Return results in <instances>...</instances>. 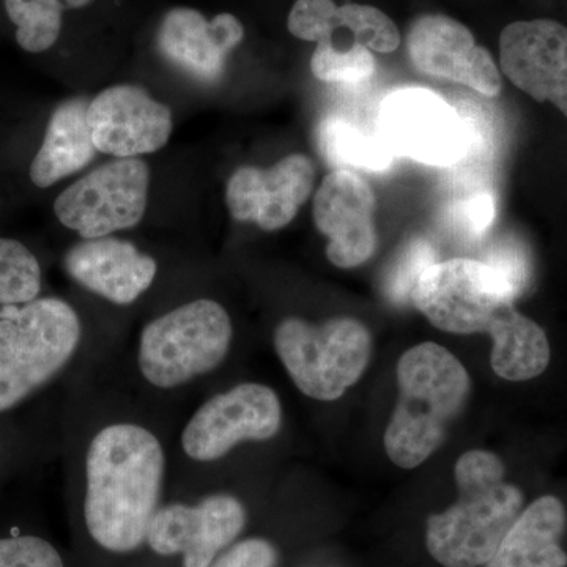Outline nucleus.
I'll use <instances>...</instances> for the list:
<instances>
[{"mask_svg":"<svg viewBox=\"0 0 567 567\" xmlns=\"http://www.w3.org/2000/svg\"><path fill=\"white\" fill-rule=\"evenodd\" d=\"M379 136L395 156L454 167L470 147V123L440 93L409 85L388 93L379 107Z\"/></svg>","mask_w":567,"mask_h":567,"instance_id":"6e6552de","label":"nucleus"},{"mask_svg":"<svg viewBox=\"0 0 567 567\" xmlns=\"http://www.w3.org/2000/svg\"><path fill=\"white\" fill-rule=\"evenodd\" d=\"M484 262L496 268L507 281L513 284L518 293H524L528 287L529 276H532V265H529L528 252L524 246L513 238H502L496 241L488 252Z\"/></svg>","mask_w":567,"mask_h":567,"instance_id":"c85d7f7f","label":"nucleus"},{"mask_svg":"<svg viewBox=\"0 0 567 567\" xmlns=\"http://www.w3.org/2000/svg\"><path fill=\"white\" fill-rule=\"evenodd\" d=\"M40 289L37 257L20 241L0 238V306L31 303Z\"/></svg>","mask_w":567,"mask_h":567,"instance_id":"393cba45","label":"nucleus"},{"mask_svg":"<svg viewBox=\"0 0 567 567\" xmlns=\"http://www.w3.org/2000/svg\"><path fill=\"white\" fill-rule=\"evenodd\" d=\"M246 525V509L237 496L215 494L197 505L159 506L145 543L155 554H181L183 567H208L234 543Z\"/></svg>","mask_w":567,"mask_h":567,"instance_id":"9b49d317","label":"nucleus"},{"mask_svg":"<svg viewBox=\"0 0 567 567\" xmlns=\"http://www.w3.org/2000/svg\"><path fill=\"white\" fill-rule=\"evenodd\" d=\"M566 527V511L555 496H540L514 522L502 544L483 567H566L559 546Z\"/></svg>","mask_w":567,"mask_h":567,"instance_id":"aec40b11","label":"nucleus"},{"mask_svg":"<svg viewBox=\"0 0 567 567\" xmlns=\"http://www.w3.org/2000/svg\"><path fill=\"white\" fill-rule=\"evenodd\" d=\"M80 316L61 298L0 309V413L47 385L81 344Z\"/></svg>","mask_w":567,"mask_h":567,"instance_id":"20e7f679","label":"nucleus"},{"mask_svg":"<svg viewBox=\"0 0 567 567\" xmlns=\"http://www.w3.org/2000/svg\"><path fill=\"white\" fill-rule=\"evenodd\" d=\"M65 268L82 287L121 306L132 305L147 292L158 271L153 257L112 237L74 245L65 256Z\"/></svg>","mask_w":567,"mask_h":567,"instance_id":"a211bd4d","label":"nucleus"},{"mask_svg":"<svg viewBox=\"0 0 567 567\" xmlns=\"http://www.w3.org/2000/svg\"><path fill=\"white\" fill-rule=\"evenodd\" d=\"M278 551L268 540L252 537L230 547L208 567H276Z\"/></svg>","mask_w":567,"mask_h":567,"instance_id":"7c9ffc66","label":"nucleus"},{"mask_svg":"<svg viewBox=\"0 0 567 567\" xmlns=\"http://www.w3.org/2000/svg\"><path fill=\"white\" fill-rule=\"evenodd\" d=\"M520 297L516 287L484 260L432 264L417 279L412 303L446 333H488L492 324Z\"/></svg>","mask_w":567,"mask_h":567,"instance_id":"0eeeda50","label":"nucleus"},{"mask_svg":"<svg viewBox=\"0 0 567 567\" xmlns=\"http://www.w3.org/2000/svg\"><path fill=\"white\" fill-rule=\"evenodd\" d=\"M410 61L427 76L457 82L484 96H498L503 82L494 58L462 22L445 14L417 18L406 35Z\"/></svg>","mask_w":567,"mask_h":567,"instance_id":"f8f14e48","label":"nucleus"},{"mask_svg":"<svg viewBox=\"0 0 567 567\" xmlns=\"http://www.w3.org/2000/svg\"><path fill=\"white\" fill-rule=\"evenodd\" d=\"M374 189L353 171H333L315 197V223L328 238L327 257L339 268L360 267L377 251Z\"/></svg>","mask_w":567,"mask_h":567,"instance_id":"ddd939ff","label":"nucleus"},{"mask_svg":"<svg viewBox=\"0 0 567 567\" xmlns=\"http://www.w3.org/2000/svg\"><path fill=\"white\" fill-rule=\"evenodd\" d=\"M92 0H6L7 13L17 25L22 50L39 54L54 47L62 31L63 11L81 9Z\"/></svg>","mask_w":567,"mask_h":567,"instance_id":"b1692460","label":"nucleus"},{"mask_svg":"<svg viewBox=\"0 0 567 567\" xmlns=\"http://www.w3.org/2000/svg\"><path fill=\"white\" fill-rule=\"evenodd\" d=\"M151 173L140 158H115L66 188L54 213L84 240L132 229L147 210Z\"/></svg>","mask_w":567,"mask_h":567,"instance_id":"1a4fd4ad","label":"nucleus"},{"mask_svg":"<svg viewBox=\"0 0 567 567\" xmlns=\"http://www.w3.org/2000/svg\"><path fill=\"white\" fill-rule=\"evenodd\" d=\"M166 454L144 425H104L85 454L84 518L89 535L114 554L136 550L162 499Z\"/></svg>","mask_w":567,"mask_h":567,"instance_id":"f257e3e1","label":"nucleus"},{"mask_svg":"<svg viewBox=\"0 0 567 567\" xmlns=\"http://www.w3.org/2000/svg\"><path fill=\"white\" fill-rule=\"evenodd\" d=\"M241 22L230 13L207 20L200 11L173 9L164 14L156 43L167 61L196 80L215 82L230 52L244 41Z\"/></svg>","mask_w":567,"mask_h":567,"instance_id":"f3484780","label":"nucleus"},{"mask_svg":"<svg viewBox=\"0 0 567 567\" xmlns=\"http://www.w3.org/2000/svg\"><path fill=\"white\" fill-rule=\"evenodd\" d=\"M499 63L507 80L537 102H550L567 117V28L551 20L517 21L499 37Z\"/></svg>","mask_w":567,"mask_h":567,"instance_id":"dca6fc26","label":"nucleus"},{"mask_svg":"<svg viewBox=\"0 0 567 567\" xmlns=\"http://www.w3.org/2000/svg\"><path fill=\"white\" fill-rule=\"evenodd\" d=\"M316 141L320 155L333 171L383 173L395 159L379 134L364 132L341 115H327L317 126Z\"/></svg>","mask_w":567,"mask_h":567,"instance_id":"5701e85b","label":"nucleus"},{"mask_svg":"<svg viewBox=\"0 0 567 567\" xmlns=\"http://www.w3.org/2000/svg\"><path fill=\"white\" fill-rule=\"evenodd\" d=\"M454 476L457 502L429 517L425 546L442 566H484L520 516L524 495L506 483L505 465L488 451L462 454Z\"/></svg>","mask_w":567,"mask_h":567,"instance_id":"f03ea898","label":"nucleus"},{"mask_svg":"<svg viewBox=\"0 0 567 567\" xmlns=\"http://www.w3.org/2000/svg\"><path fill=\"white\" fill-rule=\"evenodd\" d=\"M287 28L297 39L327 43L339 31H347L354 43L390 54L401 44V32L382 10L360 3L338 7L334 0H297Z\"/></svg>","mask_w":567,"mask_h":567,"instance_id":"6ab92c4d","label":"nucleus"},{"mask_svg":"<svg viewBox=\"0 0 567 567\" xmlns=\"http://www.w3.org/2000/svg\"><path fill=\"white\" fill-rule=\"evenodd\" d=\"M89 103L71 99L52 114L43 145L31 166V181L39 188H50L62 178L80 173L95 158L96 147L87 122Z\"/></svg>","mask_w":567,"mask_h":567,"instance_id":"412c9836","label":"nucleus"},{"mask_svg":"<svg viewBox=\"0 0 567 567\" xmlns=\"http://www.w3.org/2000/svg\"><path fill=\"white\" fill-rule=\"evenodd\" d=\"M399 399L385 432L388 457L416 468L434 454L470 394L464 364L445 347L423 342L398 363Z\"/></svg>","mask_w":567,"mask_h":567,"instance_id":"7ed1b4c3","label":"nucleus"},{"mask_svg":"<svg viewBox=\"0 0 567 567\" xmlns=\"http://www.w3.org/2000/svg\"><path fill=\"white\" fill-rule=\"evenodd\" d=\"M492 347L491 363L495 374L511 382L535 379L546 371L550 346L543 328L516 308H509L488 330Z\"/></svg>","mask_w":567,"mask_h":567,"instance_id":"4be33fe9","label":"nucleus"},{"mask_svg":"<svg viewBox=\"0 0 567 567\" xmlns=\"http://www.w3.org/2000/svg\"><path fill=\"white\" fill-rule=\"evenodd\" d=\"M0 567H65L61 554L37 536L0 539Z\"/></svg>","mask_w":567,"mask_h":567,"instance_id":"cd10ccee","label":"nucleus"},{"mask_svg":"<svg viewBox=\"0 0 567 567\" xmlns=\"http://www.w3.org/2000/svg\"><path fill=\"white\" fill-rule=\"evenodd\" d=\"M274 344L295 386L322 402L344 395L364 374L372 352L371 333L352 317L322 323L287 317L276 327Z\"/></svg>","mask_w":567,"mask_h":567,"instance_id":"423d86ee","label":"nucleus"},{"mask_svg":"<svg viewBox=\"0 0 567 567\" xmlns=\"http://www.w3.org/2000/svg\"><path fill=\"white\" fill-rule=\"evenodd\" d=\"M233 339L229 312L218 301L200 298L145 324L137 365L145 382L174 390L219 368Z\"/></svg>","mask_w":567,"mask_h":567,"instance_id":"39448f33","label":"nucleus"},{"mask_svg":"<svg viewBox=\"0 0 567 567\" xmlns=\"http://www.w3.org/2000/svg\"><path fill=\"white\" fill-rule=\"evenodd\" d=\"M89 128L96 151L136 158L163 148L173 133V112L140 85H112L89 103Z\"/></svg>","mask_w":567,"mask_h":567,"instance_id":"4468645a","label":"nucleus"},{"mask_svg":"<svg viewBox=\"0 0 567 567\" xmlns=\"http://www.w3.org/2000/svg\"><path fill=\"white\" fill-rule=\"evenodd\" d=\"M495 213L494 194L481 189L458 200L453 221L466 238H481L494 223Z\"/></svg>","mask_w":567,"mask_h":567,"instance_id":"c756f323","label":"nucleus"},{"mask_svg":"<svg viewBox=\"0 0 567 567\" xmlns=\"http://www.w3.org/2000/svg\"><path fill=\"white\" fill-rule=\"evenodd\" d=\"M282 405L262 383H240L212 395L182 432V447L196 462H215L244 442H265L278 435Z\"/></svg>","mask_w":567,"mask_h":567,"instance_id":"9d476101","label":"nucleus"},{"mask_svg":"<svg viewBox=\"0 0 567 567\" xmlns=\"http://www.w3.org/2000/svg\"><path fill=\"white\" fill-rule=\"evenodd\" d=\"M315 182L312 159L292 153L268 169L244 166L235 171L227 182L226 204L237 221L275 233L293 221Z\"/></svg>","mask_w":567,"mask_h":567,"instance_id":"2eb2a0df","label":"nucleus"},{"mask_svg":"<svg viewBox=\"0 0 567 567\" xmlns=\"http://www.w3.org/2000/svg\"><path fill=\"white\" fill-rule=\"evenodd\" d=\"M311 70L317 80L328 84H360L374 74L375 58L361 44L342 48L319 43L312 54Z\"/></svg>","mask_w":567,"mask_h":567,"instance_id":"a878e982","label":"nucleus"},{"mask_svg":"<svg viewBox=\"0 0 567 567\" xmlns=\"http://www.w3.org/2000/svg\"><path fill=\"white\" fill-rule=\"evenodd\" d=\"M432 264H435V249L431 241L413 238L405 244L402 251L395 256L385 278L388 298L395 305L412 301L417 279Z\"/></svg>","mask_w":567,"mask_h":567,"instance_id":"bb28decb","label":"nucleus"}]
</instances>
